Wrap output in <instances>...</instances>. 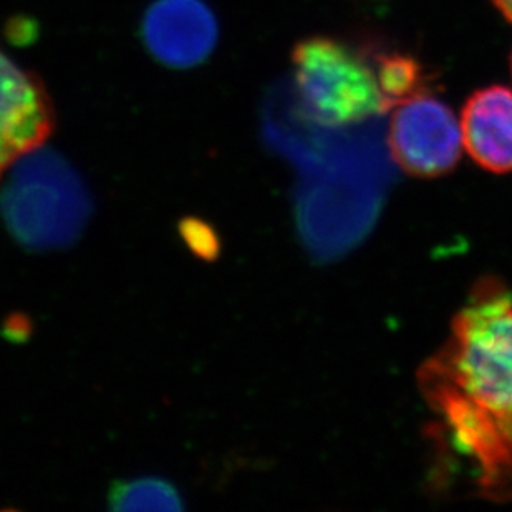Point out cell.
<instances>
[{"instance_id": "52a82bcc", "label": "cell", "mask_w": 512, "mask_h": 512, "mask_svg": "<svg viewBox=\"0 0 512 512\" xmlns=\"http://www.w3.org/2000/svg\"><path fill=\"white\" fill-rule=\"evenodd\" d=\"M377 75L390 110L401 100L428 90L423 65L408 55L390 54L378 58Z\"/></svg>"}, {"instance_id": "8992f818", "label": "cell", "mask_w": 512, "mask_h": 512, "mask_svg": "<svg viewBox=\"0 0 512 512\" xmlns=\"http://www.w3.org/2000/svg\"><path fill=\"white\" fill-rule=\"evenodd\" d=\"M468 155L491 173H512V90L488 87L474 92L461 116Z\"/></svg>"}, {"instance_id": "ba28073f", "label": "cell", "mask_w": 512, "mask_h": 512, "mask_svg": "<svg viewBox=\"0 0 512 512\" xmlns=\"http://www.w3.org/2000/svg\"><path fill=\"white\" fill-rule=\"evenodd\" d=\"M113 509H181L176 489L160 479H138L121 483L110 494Z\"/></svg>"}, {"instance_id": "30bf717a", "label": "cell", "mask_w": 512, "mask_h": 512, "mask_svg": "<svg viewBox=\"0 0 512 512\" xmlns=\"http://www.w3.org/2000/svg\"><path fill=\"white\" fill-rule=\"evenodd\" d=\"M511 70H512V57H511Z\"/></svg>"}, {"instance_id": "3957f363", "label": "cell", "mask_w": 512, "mask_h": 512, "mask_svg": "<svg viewBox=\"0 0 512 512\" xmlns=\"http://www.w3.org/2000/svg\"><path fill=\"white\" fill-rule=\"evenodd\" d=\"M388 146L405 173L438 178L458 165L463 131L453 110L426 90L392 108Z\"/></svg>"}, {"instance_id": "6da1fadb", "label": "cell", "mask_w": 512, "mask_h": 512, "mask_svg": "<svg viewBox=\"0 0 512 512\" xmlns=\"http://www.w3.org/2000/svg\"><path fill=\"white\" fill-rule=\"evenodd\" d=\"M443 446L468 468L479 496L512 498V294L476 284L450 337L418 373Z\"/></svg>"}, {"instance_id": "9c48e42d", "label": "cell", "mask_w": 512, "mask_h": 512, "mask_svg": "<svg viewBox=\"0 0 512 512\" xmlns=\"http://www.w3.org/2000/svg\"><path fill=\"white\" fill-rule=\"evenodd\" d=\"M494 4L512 24V0H494Z\"/></svg>"}, {"instance_id": "7a4b0ae2", "label": "cell", "mask_w": 512, "mask_h": 512, "mask_svg": "<svg viewBox=\"0 0 512 512\" xmlns=\"http://www.w3.org/2000/svg\"><path fill=\"white\" fill-rule=\"evenodd\" d=\"M292 65L299 100L320 125H350L390 110L377 65L339 40H302L292 52Z\"/></svg>"}, {"instance_id": "5b68a950", "label": "cell", "mask_w": 512, "mask_h": 512, "mask_svg": "<svg viewBox=\"0 0 512 512\" xmlns=\"http://www.w3.org/2000/svg\"><path fill=\"white\" fill-rule=\"evenodd\" d=\"M218 35V20L203 0H156L143 20L146 47L168 67L204 62Z\"/></svg>"}, {"instance_id": "277c9868", "label": "cell", "mask_w": 512, "mask_h": 512, "mask_svg": "<svg viewBox=\"0 0 512 512\" xmlns=\"http://www.w3.org/2000/svg\"><path fill=\"white\" fill-rule=\"evenodd\" d=\"M54 121L42 82L0 47V178L39 150L54 130Z\"/></svg>"}]
</instances>
